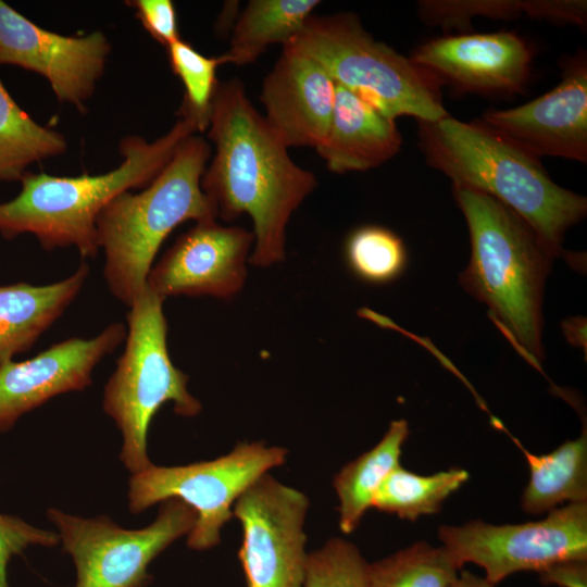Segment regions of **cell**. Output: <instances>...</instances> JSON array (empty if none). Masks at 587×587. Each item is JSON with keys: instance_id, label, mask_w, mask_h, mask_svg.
<instances>
[{"instance_id": "cell-1", "label": "cell", "mask_w": 587, "mask_h": 587, "mask_svg": "<svg viewBox=\"0 0 587 587\" xmlns=\"http://www.w3.org/2000/svg\"><path fill=\"white\" fill-rule=\"evenodd\" d=\"M207 130L215 152L201 188L217 217L225 222L242 214L251 217L252 265L268 267L284 261L287 224L316 188L315 175L294 162L237 78L218 82Z\"/></svg>"}, {"instance_id": "cell-2", "label": "cell", "mask_w": 587, "mask_h": 587, "mask_svg": "<svg viewBox=\"0 0 587 587\" xmlns=\"http://www.w3.org/2000/svg\"><path fill=\"white\" fill-rule=\"evenodd\" d=\"M419 147L426 163L453 187L486 193L511 209L558 258L565 232L587 213V199L557 185L540 159L478 121L450 115L417 121Z\"/></svg>"}, {"instance_id": "cell-3", "label": "cell", "mask_w": 587, "mask_h": 587, "mask_svg": "<svg viewBox=\"0 0 587 587\" xmlns=\"http://www.w3.org/2000/svg\"><path fill=\"white\" fill-rule=\"evenodd\" d=\"M199 132L188 117L150 142L138 135L125 136L118 145L121 164L99 175L53 176L26 172L21 191L0 203V235L13 239L35 236L42 249L74 248L83 259L99 252L97 220L116 196L150 185L189 136Z\"/></svg>"}, {"instance_id": "cell-4", "label": "cell", "mask_w": 587, "mask_h": 587, "mask_svg": "<svg viewBox=\"0 0 587 587\" xmlns=\"http://www.w3.org/2000/svg\"><path fill=\"white\" fill-rule=\"evenodd\" d=\"M470 234L463 288L487 304L489 316L519 352L541 370V302L554 259L530 226L497 199L453 187Z\"/></svg>"}, {"instance_id": "cell-5", "label": "cell", "mask_w": 587, "mask_h": 587, "mask_svg": "<svg viewBox=\"0 0 587 587\" xmlns=\"http://www.w3.org/2000/svg\"><path fill=\"white\" fill-rule=\"evenodd\" d=\"M210 158L209 142L202 136H189L150 185L139 192L120 193L99 214L103 276L111 295L125 305L130 307L146 289L161 245L178 225L216 220L201 188Z\"/></svg>"}, {"instance_id": "cell-6", "label": "cell", "mask_w": 587, "mask_h": 587, "mask_svg": "<svg viewBox=\"0 0 587 587\" xmlns=\"http://www.w3.org/2000/svg\"><path fill=\"white\" fill-rule=\"evenodd\" d=\"M163 302L146 287L128 307L125 347L103 389L102 409L122 435L120 460L130 474L152 464L148 429L164 403L184 417L202 410L188 375L171 360Z\"/></svg>"}, {"instance_id": "cell-7", "label": "cell", "mask_w": 587, "mask_h": 587, "mask_svg": "<svg viewBox=\"0 0 587 587\" xmlns=\"http://www.w3.org/2000/svg\"><path fill=\"white\" fill-rule=\"evenodd\" d=\"M285 46L315 60L336 84L392 120L409 115L436 121L449 115L439 82L410 57L374 39L354 13L312 15Z\"/></svg>"}, {"instance_id": "cell-8", "label": "cell", "mask_w": 587, "mask_h": 587, "mask_svg": "<svg viewBox=\"0 0 587 587\" xmlns=\"http://www.w3.org/2000/svg\"><path fill=\"white\" fill-rule=\"evenodd\" d=\"M284 447L261 441L238 442L228 453L187 465H149L128 480L127 505L133 514L170 498L191 507L197 520L187 535L188 548L204 551L221 541V529L233 517L240 495L270 470L286 462Z\"/></svg>"}, {"instance_id": "cell-9", "label": "cell", "mask_w": 587, "mask_h": 587, "mask_svg": "<svg viewBox=\"0 0 587 587\" xmlns=\"http://www.w3.org/2000/svg\"><path fill=\"white\" fill-rule=\"evenodd\" d=\"M63 550L76 570L75 587H148V567L168 546L195 526V510L176 498L160 502L148 526L128 529L107 515L84 517L49 508Z\"/></svg>"}, {"instance_id": "cell-10", "label": "cell", "mask_w": 587, "mask_h": 587, "mask_svg": "<svg viewBox=\"0 0 587 587\" xmlns=\"http://www.w3.org/2000/svg\"><path fill=\"white\" fill-rule=\"evenodd\" d=\"M442 542L458 564H477L492 585L521 571L540 573L555 563L587 560V502L567 503L535 522L492 525L474 520L442 525Z\"/></svg>"}, {"instance_id": "cell-11", "label": "cell", "mask_w": 587, "mask_h": 587, "mask_svg": "<svg viewBox=\"0 0 587 587\" xmlns=\"http://www.w3.org/2000/svg\"><path fill=\"white\" fill-rule=\"evenodd\" d=\"M309 498L266 473L233 507L242 527L238 558L247 587H302Z\"/></svg>"}, {"instance_id": "cell-12", "label": "cell", "mask_w": 587, "mask_h": 587, "mask_svg": "<svg viewBox=\"0 0 587 587\" xmlns=\"http://www.w3.org/2000/svg\"><path fill=\"white\" fill-rule=\"evenodd\" d=\"M111 52L104 33L64 36L45 29L0 0V65L43 76L60 102L84 113Z\"/></svg>"}, {"instance_id": "cell-13", "label": "cell", "mask_w": 587, "mask_h": 587, "mask_svg": "<svg viewBox=\"0 0 587 587\" xmlns=\"http://www.w3.org/2000/svg\"><path fill=\"white\" fill-rule=\"evenodd\" d=\"M253 243V233L243 227L216 221L196 223L152 265L147 287L163 300L177 296L230 299L245 285Z\"/></svg>"}, {"instance_id": "cell-14", "label": "cell", "mask_w": 587, "mask_h": 587, "mask_svg": "<svg viewBox=\"0 0 587 587\" xmlns=\"http://www.w3.org/2000/svg\"><path fill=\"white\" fill-rule=\"evenodd\" d=\"M561 82L520 107L488 110L478 121L519 148L540 159L587 161V58L564 60Z\"/></svg>"}, {"instance_id": "cell-15", "label": "cell", "mask_w": 587, "mask_h": 587, "mask_svg": "<svg viewBox=\"0 0 587 587\" xmlns=\"http://www.w3.org/2000/svg\"><path fill=\"white\" fill-rule=\"evenodd\" d=\"M125 337L126 326L114 322L95 337H71L30 359L0 365V434L52 398L89 387L97 365Z\"/></svg>"}, {"instance_id": "cell-16", "label": "cell", "mask_w": 587, "mask_h": 587, "mask_svg": "<svg viewBox=\"0 0 587 587\" xmlns=\"http://www.w3.org/2000/svg\"><path fill=\"white\" fill-rule=\"evenodd\" d=\"M411 60L440 85L483 96L522 93L533 51L512 32L437 37L414 49Z\"/></svg>"}, {"instance_id": "cell-17", "label": "cell", "mask_w": 587, "mask_h": 587, "mask_svg": "<svg viewBox=\"0 0 587 587\" xmlns=\"http://www.w3.org/2000/svg\"><path fill=\"white\" fill-rule=\"evenodd\" d=\"M336 83L312 58L289 47L262 84L264 120L287 147L317 148L332 118Z\"/></svg>"}, {"instance_id": "cell-18", "label": "cell", "mask_w": 587, "mask_h": 587, "mask_svg": "<svg viewBox=\"0 0 587 587\" xmlns=\"http://www.w3.org/2000/svg\"><path fill=\"white\" fill-rule=\"evenodd\" d=\"M402 145L395 120L336 84L327 134L316 148L334 173L367 171L394 158Z\"/></svg>"}, {"instance_id": "cell-19", "label": "cell", "mask_w": 587, "mask_h": 587, "mask_svg": "<svg viewBox=\"0 0 587 587\" xmlns=\"http://www.w3.org/2000/svg\"><path fill=\"white\" fill-rule=\"evenodd\" d=\"M89 265L82 262L67 277L46 285H0V365L30 350L80 294Z\"/></svg>"}, {"instance_id": "cell-20", "label": "cell", "mask_w": 587, "mask_h": 587, "mask_svg": "<svg viewBox=\"0 0 587 587\" xmlns=\"http://www.w3.org/2000/svg\"><path fill=\"white\" fill-rule=\"evenodd\" d=\"M512 441L525 455L529 479L522 498V510L527 514L550 512L567 502H587V433L567 440L553 451L535 454L513 436Z\"/></svg>"}, {"instance_id": "cell-21", "label": "cell", "mask_w": 587, "mask_h": 587, "mask_svg": "<svg viewBox=\"0 0 587 587\" xmlns=\"http://www.w3.org/2000/svg\"><path fill=\"white\" fill-rule=\"evenodd\" d=\"M410 434L405 420H395L378 444L347 463L334 477L339 500V527L352 533L373 505L387 476L400 465L402 446Z\"/></svg>"}, {"instance_id": "cell-22", "label": "cell", "mask_w": 587, "mask_h": 587, "mask_svg": "<svg viewBox=\"0 0 587 587\" xmlns=\"http://www.w3.org/2000/svg\"><path fill=\"white\" fill-rule=\"evenodd\" d=\"M317 0H251L233 27L222 63L237 66L255 62L272 45H287L304 27Z\"/></svg>"}, {"instance_id": "cell-23", "label": "cell", "mask_w": 587, "mask_h": 587, "mask_svg": "<svg viewBox=\"0 0 587 587\" xmlns=\"http://www.w3.org/2000/svg\"><path fill=\"white\" fill-rule=\"evenodd\" d=\"M420 18L442 28H465L475 16L515 20L522 15L580 26L585 4L580 0H424L417 2Z\"/></svg>"}, {"instance_id": "cell-24", "label": "cell", "mask_w": 587, "mask_h": 587, "mask_svg": "<svg viewBox=\"0 0 587 587\" xmlns=\"http://www.w3.org/2000/svg\"><path fill=\"white\" fill-rule=\"evenodd\" d=\"M65 137L38 124L11 97L0 77V180H21L29 165L65 153Z\"/></svg>"}, {"instance_id": "cell-25", "label": "cell", "mask_w": 587, "mask_h": 587, "mask_svg": "<svg viewBox=\"0 0 587 587\" xmlns=\"http://www.w3.org/2000/svg\"><path fill=\"white\" fill-rule=\"evenodd\" d=\"M469 477V472L460 467L420 475L399 465L377 490L372 508L415 521L422 515L438 513L444 501Z\"/></svg>"}, {"instance_id": "cell-26", "label": "cell", "mask_w": 587, "mask_h": 587, "mask_svg": "<svg viewBox=\"0 0 587 587\" xmlns=\"http://www.w3.org/2000/svg\"><path fill=\"white\" fill-rule=\"evenodd\" d=\"M461 566L442 546L419 541L367 566V587H452Z\"/></svg>"}, {"instance_id": "cell-27", "label": "cell", "mask_w": 587, "mask_h": 587, "mask_svg": "<svg viewBox=\"0 0 587 587\" xmlns=\"http://www.w3.org/2000/svg\"><path fill=\"white\" fill-rule=\"evenodd\" d=\"M352 273L371 284H387L405 268L408 254L402 239L382 226L366 225L355 229L345 247Z\"/></svg>"}, {"instance_id": "cell-28", "label": "cell", "mask_w": 587, "mask_h": 587, "mask_svg": "<svg viewBox=\"0 0 587 587\" xmlns=\"http://www.w3.org/2000/svg\"><path fill=\"white\" fill-rule=\"evenodd\" d=\"M172 71L182 80L185 93L179 117L195 121L199 133L207 130L212 100L218 84L216 70L223 65L218 57H207L182 38L167 48Z\"/></svg>"}, {"instance_id": "cell-29", "label": "cell", "mask_w": 587, "mask_h": 587, "mask_svg": "<svg viewBox=\"0 0 587 587\" xmlns=\"http://www.w3.org/2000/svg\"><path fill=\"white\" fill-rule=\"evenodd\" d=\"M367 566L354 544L333 537L308 553L302 587H367Z\"/></svg>"}, {"instance_id": "cell-30", "label": "cell", "mask_w": 587, "mask_h": 587, "mask_svg": "<svg viewBox=\"0 0 587 587\" xmlns=\"http://www.w3.org/2000/svg\"><path fill=\"white\" fill-rule=\"evenodd\" d=\"M60 545L55 530L40 528L23 519L0 513V587H9L8 564L32 546L52 548Z\"/></svg>"}, {"instance_id": "cell-31", "label": "cell", "mask_w": 587, "mask_h": 587, "mask_svg": "<svg viewBox=\"0 0 587 587\" xmlns=\"http://www.w3.org/2000/svg\"><path fill=\"white\" fill-rule=\"evenodd\" d=\"M125 3L135 11L145 30L165 48L180 39L176 10L171 0H129Z\"/></svg>"}, {"instance_id": "cell-32", "label": "cell", "mask_w": 587, "mask_h": 587, "mask_svg": "<svg viewBox=\"0 0 587 587\" xmlns=\"http://www.w3.org/2000/svg\"><path fill=\"white\" fill-rule=\"evenodd\" d=\"M587 560H569L538 573L540 580L559 587H587Z\"/></svg>"}, {"instance_id": "cell-33", "label": "cell", "mask_w": 587, "mask_h": 587, "mask_svg": "<svg viewBox=\"0 0 587 587\" xmlns=\"http://www.w3.org/2000/svg\"><path fill=\"white\" fill-rule=\"evenodd\" d=\"M452 587H496L485 577L475 575L470 571H460L459 576Z\"/></svg>"}]
</instances>
